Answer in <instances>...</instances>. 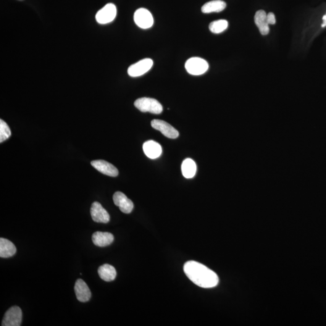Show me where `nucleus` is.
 <instances>
[{
    "mask_svg": "<svg viewBox=\"0 0 326 326\" xmlns=\"http://www.w3.org/2000/svg\"><path fill=\"white\" fill-rule=\"evenodd\" d=\"M209 65L206 60L194 57L187 60L185 68L189 74L199 76L204 74L209 69Z\"/></svg>",
    "mask_w": 326,
    "mask_h": 326,
    "instance_id": "nucleus-3",
    "label": "nucleus"
},
{
    "mask_svg": "<svg viewBox=\"0 0 326 326\" xmlns=\"http://www.w3.org/2000/svg\"><path fill=\"white\" fill-rule=\"evenodd\" d=\"M22 311L15 306L8 309L2 322V326H20L22 323Z\"/></svg>",
    "mask_w": 326,
    "mask_h": 326,
    "instance_id": "nucleus-5",
    "label": "nucleus"
},
{
    "mask_svg": "<svg viewBox=\"0 0 326 326\" xmlns=\"http://www.w3.org/2000/svg\"><path fill=\"white\" fill-rule=\"evenodd\" d=\"M136 26L143 29H148L154 25V18L148 9L140 8L136 10L134 16Z\"/></svg>",
    "mask_w": 326,
    "mask_h": 326,
    "instance_id": "nucleus-4",
    "label": "nucleus"
},
{
    "mask_svg": "<svg viewBox=\"0 0 326 326\" xmlns=\"http://www.w3.org/2000/svg\"><path fill=\"white\" fill-rule=\"evenodd\" d=\"M17 252L15 244L6 239H0V257L2 258H9L12 257Z\"/></svg>",
    "mask_w": 326,
    "mask_h": 326,
    "instance_id": "nucleus-16",
    "label": "nucleus"
},
{
    "mask_svg": "<svg viewBox=\"0 0 326 326\" xmlns=\"http://www.w3.org/2000/svg\"><path fill=\"white\" fill-rule=\"evenodd\" d=\"M134 105L143 112H148L152 114H160L163 110L162 104L157 100L149 97H142L136 100Z\"/></svg>",
    "mask_w": 326,
    "mask_h": 326,
    "instance_id": "nucleus-2",
    "label": "nucleus"
},
{
    "mask_svg": "<svg viewBox=\"0 0 326 326\" xmlns=\"http://www.w3.org/2000/svg\"><path fill=\"white\" fill-rule=\"evenodd\" d=\"M91 164L99 172L104 175L112 177H117L119 175V171L117 168L111 163L105 161V160H94V161L91 162Z\"/></svg>",
    "mask_w": 326,
    "mask_h": 326,
    "instance_id": "nucleus-11",
    "label": "nucleus"
},
{
    "mask_svg": "<svg viewBox=\"0 0 326 326\" xmlns=\"http://www.w3.org/2000/svg\"><path fill=\"white\" fill-rule=\"evenodd\" d=\"M181 170L184 177L186 178H191L196 172V164L193 160L187 159L181 165Z\"/></svg>",
    "mask_w": 326,
    "mask_h": 326,
    "instance_id": "nucleus-19",
    "label": "nucleus"
},
{
    "mask_svg": "<svg viewBox=\"0 0 326 326\" xmlns=\"http://www.w3.org/2000/svg\"><path fill=\"white\" fill-rule=\"evenodd\" d=\"M11 136V131L9 126L2 119L0 120V142L6 140Z\"/></svg>",
    "mask_w": 326,
    "mask_h": 326,
    "instance_id": "nucleus-21",
    "label": "nucleus"
},
{
    "mask_svg": "<svg viewBox=\"0 0 326 326\" xmlns=\"http://www.w3.org/2000/svg\"><path fill=\"white\" fill-rule=\"evenodd\" d=\"M143 149L146 156L151 159H157L162 153L161 145L153 140L145 142L143 144Z\"/></svg>",
    "mask_w": 326,
    "mask_h": 326,
    "instance_id": "nucleus-14",
    "label": "nucleus"
},
{
    "mask_svg": "<svg viewBox=\"0 0 326 326\" xmlns=\"http://www.w3.org/2000/svg\"><path fill=\"white\" fill-rule=\"evenodd\" d=\"M154 62L151 59L146 58L142 59L131 65L128 69V75L133 78L139 77L148 72L153 66Z\"/></svg>",
    "mask_w": 326,
    "mask_h": 326,
    "instance_id": "nucleus-7",
    "label": "nucleus"
},
{
    "mask_svg": "<svg viewBox=\"0 0 326 326\" xmlns=\"http://www.w3.org/2000/svg\"><path fill=\"white\" fill-rule=\"evenodd\" d=\"M113 201L115 206L119 207L120 210L126 214H129L133 211L134 204L124 193L117 191L113 195Z\"/></svg>",
    "mask_w": 326,
    "mask_h": 326,
    "instance_id": "nucleus-9",
    "label": "nucleus"
},
{
    "mask_svg": "<svg viewBox=\"0 0 326 326\" xmlns=\"http://www.w3.org/2000/svg\"><path fill=\"white\" fill-rule=\"evenodd\" d=\"M228 26L227 21L225 20H217L210 24L209 29L212 33L218 34L222 33L227 29Z\"/></svg>",
    "mask_w": 326,
    "mask_h": 326,
    "instance_id": "nucleus-20",
    "label": "nucleus"
},
{
    "mask_svg": "<svg viewBox=\"0 0 326 326\" xmlns=\"http://www.w3.org/2000/svg\"><path fill=\"white\" fill-rule=\"evenodd\" d=\"M151 126L155 130L160 131L167 138L174 139L178 137V131L165 121L153 120L151 122Z\"/></svg>",
    "mask_w": 326,
    "mask_h": 326,
    "instance_id": "nucleus-8",
    "label": "nucleus"
},
{
    "mask_svg": "<svg viewBox=\"0 0 326 326\" xmlns=\"http://www.w3.org/2000/svg\"><path fill=\"white\" fill-rule=\"evenodd\" d=\"M98 274L99 277L105 282H111L116 277L117 272L111 265L105 264L99 268Z\"/></svg>",
    "mask_w": 326,
    "mask_h": 326,
    "instance_id": "nucleus-17",
    "label": "nucleus"
},
{
    "mask_svg": "<svg viewBox=\"0 0 326 326\" xmlns=\"http://www.w3.org/2000/svg\"><path fill=\"white\" fill-rule=\"evenodd\" d=\"M76 298L79 301L85 303L90 299L91 293L86 283L83 280L78 279L75 285Z\"/></svg>",
    "mask_w": 326,
    "mask_h": 326,
    "instance_id": "nucleus-12",
    "label": "nucleus"
},
{
    "mask_svg": "<svg viewBox=\"0 0 326 326\" xmlns=\"http://www.w3.org/2000/svg\"><path fill=\"white\" fill-rule=\"evenodd\" d=\"M267 22L268 25H274L276 23L275 15L272 12H270L267 15Z\"/></svg>",
    "mask_w": 326,
    "mask_h": 326,
    "instance_id": "nucleus-22",
    "label": "nucleus"
},
{
    "mask_svg": "<svg viewBox=\"0 0 326 326\" xmlns=\"http://www.w3.org/2000/svg\"><path fill=\"white\" fill-rule=\"evenodd\" d=\"M90 212L92 219L94 222L104 223L109 222V215L99 202H93Z\"/></svg>",
    "mask_w": 326,
    "mask_h": 326,
    "instance_id": "nucleus-10",
    "label": "nucleus"
},
{
    "mask_svg": "<svg viewBox=\"0 0 326 326\" xmlns=\"http://www.w3.org/2000/svg\"><path fill=\"white\" fill-rule=\"evenodd\" d=\"M254 22L262 35H267L269 33L270 27L267 22V15L264 10H260L256 13Z\"/></svg>",
    "mask_w": 326,
    "mask_h": 326,
    "instance_id": "nucleus-15",
    "label": "nucleus"
},
{
    "mask_svg": "<svg viewBox=\"0 0 326 326\" xmlns=\"http://www.w3.org/2000/svg\"><path fill=\"white\" fill-rule=\"evenodd\" d=\"M323 28L326 27V14L324 15V17L323 18V23L322 25Z\"/></svg>",
    "mask_w": 326,
    "mask_h": 326,
    "instance_id": "nucleus-23",
    "label": "nucleus"
},
{
    "mask_svg": "<svg viewBox=\"0 0 326 326\" xmlns=\"http://www.w3.org/2000/svg\"><path fill=\"white\" fill-rule=\"evenodd\" d=\"M114 237L112 233L97 231L92 236V241L95 245L105 247L109 245L114 242Z\"/></svg>",
    "mask_w": 326,
    "mask_h": 326,
    "instance_id": "nucleus-13",
    "label": "nucleus"
},
{
    "mask_svg": "<svg viewBox=\"0 0 326 326\" xmlns=\"http://www.w3.org/2000/svg\"><path fill=\"white\" fill-rule=\"evenodd\" d=\"M227 6L225 2L222 0H214L207 2L201 8L202 12L204 14H210L213 12L223 11Z\"/></svg>",
    "mask_w": 326,
    "mask_h": 326,
    "instance_id": "nucleus-18",
    "label": "nucleus"
},
{
    "mask_svg": "<svg viewBox=\"0 0 326 326\" xmlns=\"http://www.w3.org/2000/svg\"><path fill=\"white\" fill-rule=\"evenodd\" d=\"M117 15V8L112 3L105 5L101 10L97 12L96 15L97 22L101 25H107L111 23Z\"/></svg>",
    "mask_w": 326,
    "mask_h": 326,
    "instance_id": "nucleus-6",
    "label": "nucleus"
},
{
    "mask_svg": "<svg viewBox=\"0 0 326 326\" xmlns=\"http://www.w3.org/2000/svg\"><path fill=\"white\" fill-rule=\"evenodd\" d=\"M184 272L191 282L202 288H212L219 283V277L214 272L200 263L187 262Z\"/></svg>",
    "mask_w": 326,
    "mask_h": 326,
    "instance_id": "nucleus-1",
    "label": "nucleus"
}]
</instances>
